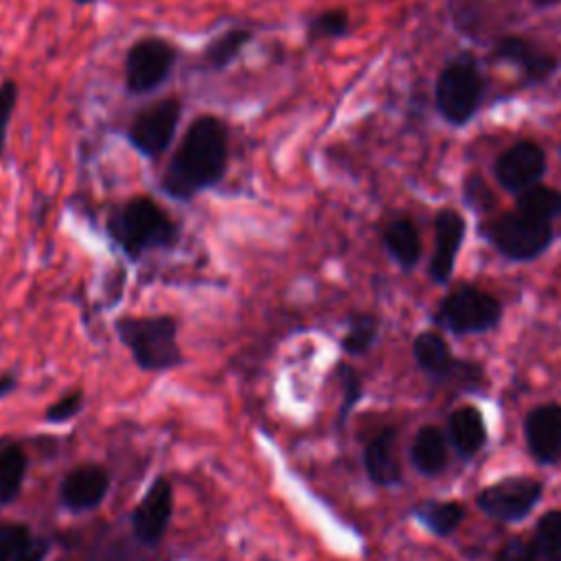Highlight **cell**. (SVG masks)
<instances>
[{"label": "cell", "mask_w": 561, "mask_h": 561, "mask_svg": "<svg viewBox=\"0 0 561 561\" xmlns=\"http://www.w3.org/2000/svg\"><path fill=\"white\" fill-rule=\"evenodd\" d=\"M75 4H79V7H90V4H96L99 0H72Z\"/></svg>", "instance_id": "35"}, {"label": "cell", "mask_w": 561, "mask_h": 561, "mask_svg": "<svg viewBox=\"0 0 561 561\" xmlns=\"http://www.w3.org/2000/svg\"><path fill=\"white\" fill-rule=\"evenodd\" d=\"M252 39H254V31L250 26H230L219 31L202 48L197 68L210 75L226 72L241 57V53Z\"/></svg>", "instance_id": "19"}, {"label": "cell", "mask_w": 561, "mask_h": 561, "mask_svg": "<svg viewBox=\"0 0 561 561\" xmlns=\"http://www.w3.org/2000/svg\"><path fill=\"white\" fill-rule=\"evenodd\" d=\"M495 561H561V511L543 513L530 537H511Z\"/></svg>", "instance_id": "10"}, {"label": "cell", "mask_w": 561, "mask_h": 561, "mask_svg": "<svg viewBox=\"0 0 561 561\" xmlns=\"http://www.w3.org/2000/svg\"><path fill=\"white\" fill-rule=\"evenodd\" d=\"M83 410V392L72 390L64 397H59L55 403H50L44 412V419L48 423H68Z\"/></svg>", "instance_id": "31"}, {"label": "cell", "mask_w": 561, "mask_h": 561, "mask_svg": "<svg viewBox=\"0 0 561 561\" xmlns=\"http://www.w3.org/2000/svg\"><path fill=\"white\" fill-rule=\"evenodd\" d=\"M559 153H561V147H559Z\"/></svg>", "instance_id": "37"}, {"label": "cell", "mask_w": 561, "mask_h": 561, "mask_svg": "<svg viewBox=\"0 0 561 561\" xmlns=\"http://www.w3.org/2000/svg\"><path fill=\"white\" fill-rule=\"evenodd\" d=\"M182 50L162 35L134 39L123 57V90L129 96L158 92L173 75Z\"/></svg>", "instance_id": "4"}, {"label": "cell", "mask_w": 561, "mask_h": 561, "mask_svg": "<svg viewBox=\"0 0 561 561\" xmlns=\"http://www.w3.org/2000/svg\"><path fill=\"white\" fill-rule=\"evenodd\" d=\"M15 388V377L13 375H2L0 377V399L7 397Z\"/></svg>", "instance_id": "33"}, {"label": "cell", "mask_w": 561, "mask_h": 561, "mask_svg": "<svg viewBox=\"0 0 561 561\" xmlns=\"http://www.w3.org/2000/svg\"><path fill=\"white\" fill-rule=\"evenodd\" d=\"M171 515H173V486L169 478L160 476L153 480V484L147 489V493L129 515L134 537L147 546L162 541L169 528Z\"/></svg>", "instance_id": "12"}, {"label": "cell", "mask_w": 561, "mask_h": 561, "mask_svg": "<svg viewBox=\"0 0 561 561\" xmlns=\"http://www.w3.org/2000/svg\"><path fill=\"white\" fill-rule=\"evenodd\" d=\"M543 484L537 478L511 476L484 486L476 495L478 508L502 524H515L526 519L539 504Z\"/></svg>", "instance_id": "9"}, {"label": "cell", "mask_w": 561, "mask_h": 561, "mask_svg": "<svg viewBox=\"0 0 561 561\" xmlns=\"http://www.w3.org/2000/svg\"><path fill=\"white\" fill-rule=\"evenodd\" d=\"M116 333L142 370H171L184 362L178 344V322L171 316L121 318L116 320Z\"/></svg>", "instance_id": "3"}, {"label": "cell", "mask_w": 561, "mask_h": 561, "mask_svg": "<svg viewBox=\"0 0 561 561\" xmlns=\"http://www.w3.org/2000/svg\"><path fill=\"white\" fill-rule=\"evenodd\" d=\"M110 489V473L94 462H85L68 471L59 484V504L70 513L96 508Z\"/></svg>", "instance_id": "16"}, {"label": "cell", "mask_w": 561, "mask_h": 561, "mask_svg": "<svg viewBox=\"0 0 561 561\" xmlns=\"http://www.w3.org/2000/svg\"><path fill=\"white\" fill-rule=\"evenodd\" d=\"M535 7H539V9H548V7H557V4H561V0H530Z\"/></svg>", "instance_id": "34"}, {"label": "cell", "mask_w": 561, "mask_h": 561, "mask_svg": "<svg viewBox=\"0 0 561 561\" xmlns=\"http://www.w3.org/2000/svg\"><path fill=\"white\" fill-rule=\"evenodd\" d=\"M105 230L112 243L131 261L151 250H167L180 239L175 219L160 202L145 193L116 204L105 219Z\"/></svg>", "instance_id": "2"}, {"label": "cell", "mask_w": 561, "mask_h": 561, "mask_svg": "<svg viewBox=\"0 0 561 561\" xmlns=\"http://www.w3.org/2000/svg\"><path fill=\"white\" fill-rule=\"evenodd\" d=\"M26 456L18 445H4L0 449V506L11 504L24 484Z\"/></svg>", "instance_id": "27"}, {"label": "cell", "mask_w": 561, "mask_h": 561, "mask_svg": "<svg viewBox=\"0 0 561 561\" xmlns=\"http://www.w3.org/2000/svg\"><path fill=\"white\" fill-rule=\"evenodd\" d=\"M515 210L537 217V219H543V221H552V219L561 217V191L537 182V184L524 188L522 193H517Z\"/></svg>", "instance_id": "25"}, {"label": "cell", "mask_w": 561, "mask_h": 561, "mask_svg": "<svg viewBox=\"0 0 561 561\" xmlns=\"http://www.w3.org/2000/svg\"><path fill=\"white\" fill-rule=\"evenodd\" d=\"M502 318L500 300L469 283L454 287L449 294L440 298L434 309V324L454 333V335H469V333H484L497 327Z\"/></svg>", "instance_id": "7"}, {"label": "cell", "mask_w": 561, "mask_h": 561, "mask_svg": "<svg viewBox=\"0 0 561 561\" xmlns=\"http://www.w3.org/2000/svg\"><path fill=\"white\" fill-rule=\"evenodd\" d=\"M182 116L184 101L180 96H158L131 114L125 127V140L138 156L158 162L173 147Z\"/></svg>", "instance_id": "5"}, {"label": "cell", "mask_w": 561, "mask_h": 561, "mask_svg": "<svg viewBox=\"0 0 561 561\" xmlns=\"http://www.w3.org/2000/svg\"><path fill=\"white\" fill-rule=\"evenodd\" d=\"M337 373H340V383H342V405H340V414H337V425L344 427L351 410L362 399V379H359L357 370L348 364H342L337 368Z\"/></svg>", "instance_id": "29"}, {"label": "cell", "mask_w": 561, "mask_h": 561, "mask_svg": "<svg viewBox=\"0 0 561 561\" xmlns=\"http://www.w3.org/2000/svg\"><path fill=\"white\" fill-rule=\"evenodd\" d=\"M381 243L390 259L401 270L416 267L421 259V237L412 219L408 217H394L390 219L381 230Z\"/></svg>", "instance_id": "22"}, {"label": "cell", "mask_w": 561, "mask_h": 561, "mask_svg": "<svg viewBox=\"0 0 561 561\" xmlns=\"http://www.w3.org/2000/svg\"><path fill=\"white\" fill-rule=\"evenodd\" d=\"M484 94V77L471 53L454 57L438 75L434 85V103L449 125H465L473 118Z\"/></svg>", "instance_id": "6"}, {"label": "cell", "mask_w": 561, "mask_h": 561, "mask_svg": "<svg viewBox=\"0 0 561 561\" xmlns=\"http://www.w3.org/2000/svg\"><path fill=\"white\" fill-rule=\"evenodd\" d=\"M397 430L383 427L375 434L364 447V469L370 482L377 486H397L401 484V465L397 460Z\"/></svg>", "instance_id": "18"}, {"label": "cell", "mask_w": 561, "mask_h": 561, "mask_svg": "<svg viewBox=\"0 0 561 561\" xmlns=\"http://www.w3.org/2000/svg\"><path fill=\"white\" fill-rule=\"evenodd\" d=\"M546 173V153L533 140H519L497 156L493 162V175L508 193H522L537 184Z\"/></svg>", "instance_id": "11"}, {"label": "cell", "mask_w": 561, "mask_h": 561, "mask_svg": "<svg viewBox=\"0 0 561 561\" xmlns=\"http://www.w3.org/2000/svg\"><path fill=\"white\" fill-rule=\"evenodd\" d=\"M412 355L416 366L430 379L447 386L460 362V357L451 355L449 344L436 331H421L412 342Z\"/></svg>", "instance_id": "20"}, {"label": "cell", "mask_w": 561, "mask_h": 561, "mask_svg": "<svg viewBox=\"0 0 561 561\" xmlns=\"http://www.w3.org/2000/svg\"><path fill=\"white\" fill-rule=\"evenodd\" d=\"M412 515L436 537H449L465 522V506L460 502H443V500H421L412 506Z\"/></svg>", "instance_id": "24"}, {"label": "cell", "mask_w": 561, "mask_h": 561, "mask_svg": "<svg viewBox=\"0 0 561 561\" xmlns=\"http://www.w3.org/2000/svg\"><path fill=\"white\" fill-rule=\"evenodd\" d=\"M48 539L35 537L26 524L0 522V561H44Z\"/></svg>", "instance_id": "23"}, {"label": "cell", "mask_w": 561, "mask_h": 561, "mask_svg": "<svg viewBox=\"0 0 561 561\" xmlns=\"http://www.w3.org/2000/svg\"><path fill=\"white\" fill-rule=\"evenodd\" d=\"M379 333V322L373 313H353L346 327V333L340 340V346L346 355H364L373 348Z\"/></svg>", "instance_id": "28"}, {"label": "cell", "mask_w": 561, "mask_h": 561, "mask_svg": "<svg viewBox=\"0 0 561 561\" xmlns=\"http://www.w3.org/2000/svg\"><path fill=\"white\" fill-rule=\"evenodd\" d=\"M493 57L515 66L526 85L546 83L559 68V59L552 53L539 48L535 42L519 35H504L495 44Z\"/></svg>", "instance_id": "13"}, {"label": "cell", "mask_w": 561, "mask_h": 561, "mask_svg": "<svg viewBox=\"0 0 561 561\" xmlns=\"http://www.w3.org/2000/svg\"><path fill=\"white\" fill-rule=\"evenodd\" d=\"M486 423L476 405H460L447 419V440L458 458L469 460L486 445Z\"/></svg>", "instance_id": "17"}, {"label": "cell", "mask_w": 561, "mask_h": 561, "mask_svg": "<svg viewBox=\"0 0 561 561\" xmlns=\"http://www.w3.org/2000/svg\"><path fill=\"white\" fill-rule=\"evenodd\" d=\"M524 440L528 454L539 465L561 462V405L546 403L533 408L524 419Z\"/></svg>", "instance_id": "14"}, {"label": "cell", "mask_w": 561, "mask_h": 561, "mask_svg": "<svg viewBox=\"0 0 561 561\" xmlns=\"http://www.w3.org/2000/svg\"><path fill=\"white\" fill-rule=\"evenodd\" d=\"M230 136L228 121L217 114L191 118L160 173L162 193L175 202H191L215 188L230 164Z\"/></svg>", "instance_id": "1"}, {"label": "cell", "mask_w": 561, "mask_h": 561, "mask_svg": "<svg viewBox=\"0 0 561 561\" xmlns=\"http://www.w3.org/2000/svg\"><path fill=\"white\" fill-rule=\"evenodd\" d=\"M259 561H276V559H270V557H263V559H259Z\"/></svg>", "instance_id": "36"}, {"label": "cell", "mask_w": 561, "mask_h": 561, "mask_svg": "<svg viewBox=\"0 0 561 561\" xmlns=\"http://www.w3.org/2000/svg\"><path fill=\"white\" fill-rule=\"evenodd\" d=\"M465 199L473 208H489L491 202H493L486 184L478 175H469L467 178V182H465Z\"/></svg>", "instance_id": "32"}, {"label": "cell", "mask_w": 561, "mask_h": 561, "mask_svg": "<svg viewBox=\"0 0 561 561\" xmlns=\"http://www.w3.org/2000/svg\"><path fill=\"white\" fill-rule=\"evenodd\" d=\"M447 443L449 440L440 427H436V425L419 427L412 438V445H410L412 467L421 476H427V478L443 473L447 467V458H449Z\"/></svg>", "instance_id": "21"}, {"label": "cell", "mask_w": 561, "mask_h": 561, "mask_svg": "<svg viewBox=\"0 0 561 561\" xmlns=\"http://www.w3.org/2000/svg\"><path fill=\"white\" fill-rule=\"evenodd\" d=\"M467 224L465 217L454 208H440L434 219V252L430 259L427 274L434 283L443 285L451 278L456 256L465 241Z\"/></svg>", "instance_id": "15"}, {"label": "cell", "mask_w": 561, "mask_h": 561, "mask_svg": "<svg viewBox=\"0 0 561 561\" xmlns=\"http://www.w3.org/2000/svg\"><path fill=\"white\" fill-rule=\"evenodd\" d=\"M18 96H20L18 81L13 77L2 79L0 81V158L7 149V134H9V125H11V118L18 107Z\"/></svg>", "instance_id": "30"}, {"label": "cell", "mask_w": 561, "mask_h": 561, "mask_svg": "<svg viewBox=\"0 0 561 561\" xmlns=\"http://www.w3.org/2000/svg\"><path fill=\"white\" fill-rule=\"evenodd\" d=\"M348 33H351V15L344 7H331L313 13L307 20V28H305V37L309 44L342 39Z\"/></svg>", "instance_id": "26"}, {"label": "cell", "mask_w": 561, "mask_h": 561, "mask_svg": "<svg viewBox=\"0 0 561 561\" xmlns=\"http://www.w3.org/2000/svg\"><path fill=\"white\" fill-rule=\"evenodd\" d=\"M484 237L489 243L508 261H535L541 256L552 239V221H543L519 210L504 213L484 226Z\"/></svg>", "instance_id": "8"}]
</instances>
